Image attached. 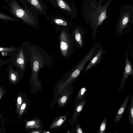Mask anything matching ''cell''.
Segmentation results:
<instances>
[{"label":"cell","instance_id":"obj_10","mask_svg":"<svg viewBox=\"0 0 133 133\" xmlns=\"http://www.w3.org/2000/svg\"><path fill=\"white\" fill-rule=\"evenodd\" d=\"M87 100L84 101L74 107V113L69 120L70 125L73 127L78 122V119L80 114L83 109L85 104Z\"/></svg>","mask_w":133,"mask_h":133},{"label":"cell","instance_id":"obj_3","mask_svg":"<svg viewBox=\"0 0 133 133\" xmlns=\"http://www.w3.org/2000/svg\"><path fill=\"white\" fill-rule=\"evenodd\" d=\"M32 46L28 41H24L17 48L10 58L11 63L15 68L24 74L29 62Z\"/></svg>","mask_w":133,"mask_h":133},{"label":"cell","instance_id":"obj_12","mask_svg":"<svg viewBox=\"0 0 133 133\" xmlns=\"http://www.w3.org/2000/svg\"><path fill=\"white\" fill-rule=\"evenodd\" d=\"M130 98V95L128 96L124 99L121 106L117 111L114 120V123H117V126L125 114L126 109Z\"/></svg>","mask_w":133,"mask_h":133},{"label":"cell","instance_id":"obj_7","mask_svg":"<svg viewBox=\"0 0 133 133\" xmlns=\"http://www.w3.org/2000/svg\"><path fill=\"white\" fill-rule=\"evenodd\" d=\"M74 90L72 85L68 86L64 90L57 101L58 108L63 107L69 102L73 93Z\"/></svg>","mask_w":133,"mask_h":133},{"label":"cell","instance_id":"obj_19","mask_svg":"<svg viewBox=\"0 0 133 133\" xmlns=\"http://www.w3.org/2000/svg\"><path fill=\"white\" fill-rule=\"evenodd\" d=\"M30 104V102L27 99L22 104L20 108L19 114L20 116L23 115L28 110Z\"/></svg>","mask_w":133,"mask_h":133},{"label":"cell","instance_id":"obj_17","mask_svg":"<svg viewBox=\"0 0 133 133\" xmlns=\"http://www.w3.org/2000/svg\"><path fill=\"white\" fill-rule=\"evenodd\" d=\"M130 100V104L128 106V112L129 115V123L130 124L131 131L133 130V94L131 95Z\"/></svg>","mask_w":133,"mask_h":133},{"label":"cell","instance_id":"obj_13","mask_svg":"<svg viewBox=\"0 0 133 133\" xmlns=\"http://www.w3.org/2000/svg\"><path fill=\"white\" fill-rule=\"evenodd\" d=\"M69 112L64 115H61L56 117L54 119L50 126L49 130L56 129L57 130L64 124L67 118V116Z\"/></svg>","mask_w":133,"mask_h":133},{"label":"cell","instance_id":"obj_16","mask_svg":"<svg viewBox=\"0 0 133 133\" xmlns=\"http://www.w3.org/2000/svg\"><path fill=\"white\" fill-rule=\"evenodd\" d=\"M26 128L28 129L38 128L43 129V125L41 121L38 119H34L27 122Z\"/></svg>","mask_w":133,"mask_h":133},{"label":"cell","instance_id":"obj_26","mask_svg":"<svg viewBox=\"0 0 133 133\" xmlns=\"http://www.w3.org/2000/svg\"><path fill=\"white\" fill-rule=\"evenodd\" d=\"M54 21L56 24L66 26L68 25V23L60 19L55 18L54 19Z\"/></svg>","mask_w":133,"mask_h":133},{"label":"cell","instance_id":"obj_9","mask_svg":"<svg viewBox=\"0 0 133 133\" xmlns=\"http://www.w3.org/2000/svg\"><path fill=\"white\" fill-rule=\"evenodd\" d=\"M105 51L102 46H101L97 52L94 57L89 61L82 74L92 67L98 64L101 61Z\"/></svg>","mask_w":133,"mask_h":133},{"label":"cell","instance_id":"obj_25","mask_svg":"<svg viewBox=\"0 0 133 133\" xmlns=\"http://www.w3.org/2000/svg\"><path fill=\"white\" fill-rule=\"evenodd\" d=\"M25 98L24 99L23 97L21 95H19L17 99V108L18 109V112H19V110L20 109V107L24 101L26 99Z\"/></svg>","mask_w":133,"mask_h":133},{"label":"cell","instance_id":"obj_24","mask_svg":"<svg viewBox=\"0 0 133 133\" xmlns=\"http://www.w3.org/2000/svg\"><path fill=\"white\" fill-rule=\"evenodd\" d=\"M72 133H85L83 130L80 126L79 123L77 122L74 128H72L71 130L69 131Z\"/></svg>","mask_w":133,"mask_h":133},{"label":"cell","instance_id":"obj_11","mask_svg":"<svg viewBox=\"0 0 133 133\" xmlns=\"http://www.w3.org/2000/svg\"><path fill=\"white\" fill-rule=\"evenodd\" d=\"M129 13L127 11L122 16L117 26L116 31L118 35L121 36L122 34L124 29L129 23Z\"/></svg>","mask_w":133,"mask_h":133},{"label":"cell","instance_id":"obj_2","mask_svg":"<svg viewBox=\"0 0 133 133\" xmlns=\"http://www.w3.org/2000/svg\"><path fill=\"white\" fill-rule=\"evenodd\" d=\"M89 60L88 57L85 56L56 82L54 90L53 101L56 102L64 90L75 82Z\"/></svg>","mask_w":133,"mask_h":133},{"label":"cell","instance_id":"obj_5","mask_svg":"<svg viewBox=\"0 0 133 133\" xmlns=\"http://www.w3.org/2000/svg\"><path fill=\"white\" fill-rule=\"evenodd\" d=\"M9 6L12 14L24 22L31 26H34L35 18L22 8L15 0H10Z\"/></svg>","mask_w":133,"mask_h":133},{"label":"cell","instance_id":"obj_23","mask_svg":"<svg viewBox=\"0 0 133 133\" xmlns=\"http://www.w3.org/2000/svg\"><path fill=\"white\" fill-rule=\"evenodd\" d=\"M0 19L6 21H18V19L11 17L3 14L0 12Z\"/></svg>","mask_w":133,"mask_h":133},{"label":"cell","instance_id":"obj_21","mask_svg":"<svg viewBox=\"0 0 133 133\" xmlns=\"http://www.w3.org/2000/svg\"><path fill=\"white\" fill-rule=\"evenodd\" d=\"M56 0L58 5L61 8L70 12H72V10L70 8L63 0Z\"/></svg>","mask_w":133,"mask_h":133},{"label":"cell","instance_id":"obj_6","mask_svg":"<svg viewBox=\"0 0 133 133\" xmlns=\"http://www.w3.org/2000/svg\"><path fill=\"white\" fill-rule=\"evenodd\" d=\"M128 54L127 50H125V59L124 70L121 80L118 92L123 89L125 85L126 79L129 75L133 76L132 65L128 58Z\"/></svg>","mask_w":133,"mask_h":133},{"label":"cell","instance_id":"obj_14","mask_svg":"<svg viewBox=\"0 0 133 133\" xmlns=\"http://www.w3.org/2000/svg\"><path fill=\"white\" fill-rule=\"evenodd\" d=\"M71 34L74 37L75 43L79 47L82 48L84 44V35L83 31L79 28H76L74 29Z\"/></svg>","mask_w":133,"mask_h":133},{"label":"cell","instance_id":"obj_8","mask_svg":"<svg viewBox=\"0 0 133 133\" xmlns=\"http://www.w3.org/2000/svg\"><path fill=\"white\" fill-rule=\"evenodd\" d=\"M5 71H7L8 76L10 81L13 83H16L22 78L24 73L19 69L15 68L14 70V65L10 63L7 66Z\"/></svg>","mask_w":133,"mask_h":133},{"label":"cell","instance_id":"obj_4","mask_svg":"<svg viewBox=\"0 0 133 133\" xmlns=\"http://www.w3.org/2000/svg\"><path fill=\"white\" fill-rule=\"evenodd\" d=\"M59 37L61 54L65 59L67 60L74 51V39L67 29L61 30Z\"/></svg>","mask_w":133,"mask_h":133},{"label":"cell","instance_id":"obj_30","mask_svg":"<svg viewBox=\"0 0 133 133\" xmlns=\"http://www.w3.org/2000/svg\"></svg>","mask_w":133,"mask_h":133},{"label":"cell","instance_id":"obj_1","mask_svg":"<svg viewBox=\"0 0 133 133\" xmlns=\"http://www.w3.org/2000/svg\"><path fill=\"white\" fill-rule=\"evenodd\" d=\"M52 60L51 56L42 48L32 45L29 60L31 72L29 79L31 93L36 94L41 92L42 85L39 78V73L41 68L51 66Z\"/></svg>","mask_w":133,"mask_h":133},{"label":"cell","instance_id":"obj_20","mask_svg":"<svg viewBox=\"0 0 133 133\" xmlns=\"http://www.w3.org/2000/svg\"><path fill=\"white\" fill-rule=\"evenodd\" d=\"M107 124L106 117L102 120L99 128L98 129L97 133H105L106 131Z\"/></svg>","mask_w":133,"mask_h":133},{"label":"cell","instance_id":"obj_27","mask_svg":"<svg viewBox=\"0 0 133 133\" xmlns=\"http://www.w3.org/2000/svg\"><path fill=\"white\" fill-rule=\"evenodd\" d=\"M11 59L10 58L8 59H0V70L1 67L3 65L11 63ZM2 77L0 76V78Z\"/></svg>","mask_w":133,"mask_h":133},{"label":"cell","instance_id":"obj_28","mask_svg":"<svg viewBox=\"0 0 133 133\" xmlns=\"http://www.w3.org/2000/svg\"><path fill=\"white\" fill-rule=\"evenodd\" d=\"M31 130L29 132L30 133H42L43 130L40 129L33 128L30 129Z\"/></svg>","mask_w":133,"mask_h":133},{"label":"cell","instance_id":"obj_18","mask_svg":"<svg viewBox=\"0 0 133 133\" xmlns=\"http://www.w3.org/2000/svg\"><path fill=\"white\" fill-rule=\"evenodd\" d=\"M17 48V47H14L12 46L9 47L0 46V52H4L6 53V55L11 56Z\"/></svg>","mask_w":133,"mask_h":133},{"label":"cell","instance_id":"obj_15","mask_svg":"<svg viewBox=\"0 0 133 133\" xmlns=\"http://www.w3.org/2000/svg\"><path fill=\"white\" fill-rule=\"evenodd\" d=\"M87 91L85 87H83L80 89L75 99L74 107L85 99Z\"/></svg>","mask_w":133,"mask_h":133},{"label":"cell","instance_id":"obj_29","mask_svg":"<svg viewBox=\"0 0 133 133\" xmlns=\"http://www.w3.org/2000/svg\"><path fill=\"white\" fill-rule=\"evenodd\" d=\"M1 94H0V99L1 98Z\"/></svg>","mask_w":133,"mask_h":133},{"label":"cell","instance_id":"obj_22","mask_svg":"<svg viewBox=\"0 0 133 133\" xmlns=\"http://www.w3.org/2000/svg\"><path fill=\"white\" fill-rule=\"evenodd\" d=\"M30 3L40 12H42L43 10L42 7L38 0H27Z\"/></svg>","mask_w":133,"mask_h":133}]
</instances>
